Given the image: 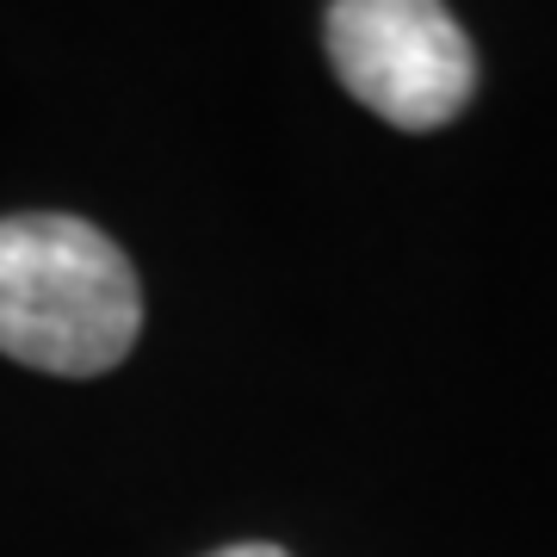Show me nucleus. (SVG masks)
I'll use <instances>...</instances> for the list:
<instances>
[{
    "label": "nucleus",
    "mask_w": 557,
    "mask_h": 557,
    "mask_svg": "<svg viewBox=\"0 0 557 557\" xmlns=\"http://www.w3.org/2000/svg\"><path fill=\"white\" fill-rule=\"evenodd\" d=\"M143 329V285L106 230L62 211L0 218V354L57 372L100 379Z\"/></svg>",
    "instance_id": "f257e3e1"
},
{
    "label": "nucleus",
    "mask_w": 557,
    "mask_h": 557,
    "mask_svg": "<svg viewBox=\"0 0 557 557\" xmlns=\"http://www.w3.org/2000/svg\"><path fill=\"white\" fill-rule=\"evenodd\" d=\"M329 57L341 87L397 131L453 124L478 87L471 38L440 0H335Z\"/></svg>",
    "instance_id": "f03ea898"
},
{
    "label": "nucleus",
    "mask_w": 557,
    "mask_h": 557,
    "mask_svg": "<svg viewBox=\"0 0 557 557\" xmlns=\"http://www.w3.org/2000/svg\"><path fill=\"white\" fill-rule=\"evenodd\" d=\"M211 557H285L278 545H223V552H211Z\"/></svg>",
    "instance_id": "7ed1b4c3"
}]
</instances>
